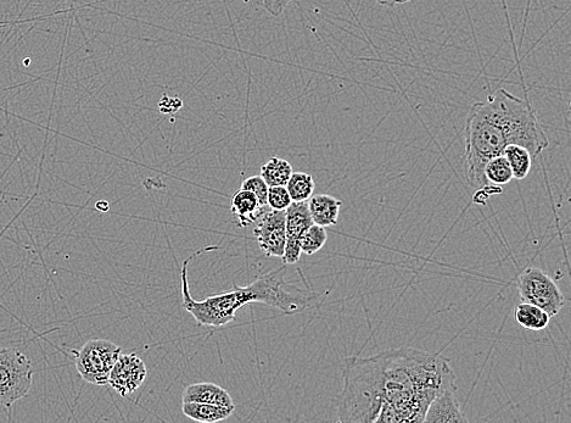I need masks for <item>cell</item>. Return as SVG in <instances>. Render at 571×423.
<instances>
[{"instance_id": "obj_1", "label": "cell", "mask_w": 571, "mask_h": 423, "mask_svg": "<svg viewBox=\"0 0 571 423\" xmlns=\"http://www.w3.org/2000/svg\"><path fill=\"white\" fill-rule=\"evenodd\" d=\"M511 144L528 149L535 159L550 146V141L533 105L501 88L469 111L463 158L468 185L473 189L489 186L484 174L487 161L503 155Z\"/></svg>"}, {"instance_id": "obj_2", "label": "cell", "mask_w": 571, "mask_h": 423, "mask_svg": "<svg viewBox=\"0 0 571 423\" xmlns=\"http://www.w3.org/2000/svg\"><path fill=\"white\" fill-rule=\"evenodd\" d=\"M383 405L375 423H421L436 395L457 389L450 361L401 348L378 354Z\"/></svg>"}, {"instance_id": "obj_3", "label": "cell", "mask_w": 571, "mask_h": 423, "mask_svg": "<svg viewBox=\"0 0 571 423\" xmlns=\"http://www.w3.org/2000/svg\"><path fill=\"white\" fill-rule=\"evenodd\" d=\"M216 247H207L184 260L181 270L183 308L194 317L199 326L222 327L231 324L238 310L251 303H262L283 311L285 315H295L309 310L326 298L321 294L291 285L284 280V267L270 274L260 276L248 287H234L232 291L195 300L189 291L188 265L195 256L210 252Z\"/></svg>"}, {"instance_id": "obj_4", "label": "cell", "mask_w": 571, "mask_h": 423, "mask_svg": "<svg viewBox=\"0 0 571 423\" xmlns=\"http://www.w3.org/2000/svg\"><path fill=\"white\" fill-rule=\"evenodd\" d=\"M378 355L349 358L344 367V388L338 398L340 422L375 423L382 410Z\"/></svg>"}, {"instance_id": "obj_5", "label": "cell", "mask_w": 571, "mask_h": 423, "mask_svg": "<svg viewBox=\"0 0 571 423\" xmlns=\"http://www.w3.org/2000/svg\"><path fill=\"white\" fill-rule=\"evenodd\" d=\"M33 381L31 360L16 348L0 349V408L9 409L30 393Z\"/></svg>"}, {"instance_id": "obj_6", "label": "cell", "mask_w": 571, "mask_h": 423, "mask_svg": "<svg viewBox=\"0 0 571 423\" xmlns=\"http://www.w3.org/2000/svg\"><path fill=\"white\" fill-rule=\"evenodd\" d=\"M121 348L108 339H91L76 353L78 375L94 386H106Z\"/></svg>"}, {"instance_id": "obj_7", "label": "cell", "mask_w": 571, "mask_h": 423, "mask_svg": "<svg viewBox=\"0 0 571 423\" xmlns=\"http://www.w3.org/2000/svg\"><path fill=\"white\" fill-rule=\"evenodd\" d=\"M518 291L522 303L539 306L551 317L564 308V294L550 275L537 267H529L518 278Z\"/></svg>"}, {"instance_id": "obj_8", "label": "cell", "mask_w": 571, "mask_h": 423, "mask_svg": "<svg viewBox=\"0 0 571 423\" xmlns=\"http://www.w3.org/2000/svg\"><path fill=\"white\" fill-rule=\"evenodd\" d=\"M287 214L284 211L268 210L256 221L254 236L263 254L268 258H283L287 231H285Z\"/></svg>"}, {"instance_id": "obj_9", "label": "cell", "mask_w": 571, "mask_h": 423, "mask_svg": "<svg viewBox=\"0 0 571 423\" xmlns=\"http://www.w3.org/2000/svg\"><path fill=\"white\" fill-rule=\"evenodd\" d=\"M147 376V365L137 354H121L110 372L108 384L120 397L127 398L142 387Z\"/></svg>"}, {"instance_id": "obj_10", "label": "cell", "mask_w": 571, "mask_h": 423, "mask_svg": "<svg viewBox=\"0 0 571 423\" xmlns=\"http://www.w3.org/2000/svg\"><path fill=\"white\" fill-rule=\"evenodd\" d=\"M287 221H285V231H287V243H285L283 263L284 265H294L299 263L301 258V239L313 221L311 219L309 205L307 202H293L285 210Z\"/></svg>"}, {"instance_id": "obj_11", "label": "cell", "mask_w": 571, "mask_h": 423, "mask_svg": "<svg viewBox=\"0 0 571 423\" xmlns=\"http://www.w3.org/2000/svg\"><path fill=\"white\" fill-rule=\"evenodd\" d=\"M424 422H468L467 417L463 414L461 405H459L457 389H447V391L436 395L433 402L429 405Z\"/></svg>"}, {"instance_id": "obj_12", "label": "cell", "mask_w": 571, "mask_h": 423, "mask_svg": "<svg viewBox=\"0 0 571 423\" xmlns=\"http://www.w3.org/2000/svg\"><path fill=\"white\" fill-rule=\"evenodd\" d=\"M183 403H207L235 408L231 394L225 388L210 382L190 384L184 389Z\"/></svg>"}, {"instance_id": "obj_13", "label": "cell", "mask_w": 571, "mask_h": 423, "mask_svg": "<svg viewBox=\"0 0 571 423\" xmlns=\"http://www.w3.org/2000/svg\"><path fill=\"white\" fill-rule=\"evenodd\" d=\"M313 224L322 227L338 225L343 202L329 194H316L307 200Z\"/></svg>"}, {"instance_id": "obj_14", "label": "cell", "mask_w": 571, "mask_h": 423, "mask_svg": "<svg viewBox=\"0 0 571 423\" xmlns=\"http://www.w3.org/2000/svg\"><path fill=\"white\" fill-rule=\"evenodd\" d=\"M231 209L235 219H237V225L242 228L255 224L262 214L270 210L262 207L255 193L243 188L234 194Z\"/></svg>"}, {"instance_id": "obj_15", "label": "cell", "mask_w": 571, "mask_h": 423, "mask_svg": "<svg viewBox=\"0 0 571 423\" xmlns=\"http://www.w3.org/2000/svg\"><path fill=\"white\" fill-rule=\"evenodd\" d=\"M235 408L207 403H183L182 411L188 419L200 423H215L227 420Z\"/></svg>"}, {"instance_id": "obj_16", "label": "cell", "mask_w": 571, "mask_h": 423, "mask_svg": "<svg viewBox=\"0 0 571 423\" xmlns=\"http://www.w3.org/2000/svg\"><path fill=\"white\" fill-rule=\"evenodd\" d=\"M552 317L543 311L539 306L520 303L515 309V320L526 330L542 331L550 325Z\"/></svg>"}, {"instance_id": "obj_17", "label": "cell", "mask_w": 571, "mask_h": 423, "mask_svg": "<svg viewBox=\"0 0 571 423\" xmlns=\"http://www.w3.org/2000/svg\"><path fill=\"white\" fill-rule=\"evenodd\" d=\"M293 172L288 160L274 157L262 165L260 176L268 187L287 186Z\"/></svg>"}, {"instance_id": "obj_18", "label": "cell", "mask_w": 571, "mask_h": 423, "mask_svg": "<svg viewBox=\"0 0 571 423\" xmlns=\"http://www.w3.org/2000/svg\"><path fill=\"white\" fill-rule=\"evenodd\" d=\"M503 157H505L509 165H511L514 180H525L526 176L530 174L534 158L531 157L528 149L517 146V144H511V146H508L505 152H503Z\"/></svg>"}, {"instance_id": "obj_19", "label": "cell", "mask_w": 571, "mask_h": 423, "mask_svg": "<svg viewBox=\"0 0 571 423\" xmlns=\"http://www.w3.org/2000/svg\"><path fill=\"white\" fill-rule=\"evenodd\" d=\"M291 200L296 203L307 202L315 193V180L306 172H293L287 183Z\"/></svg>"}, {"instance_id": "obj_20", "label": "cell", "mask_w": 571, "mask_h": 423, "mask_svg": "<svg viewBox=\"0 0 571 423\" xmlns=\"http://www.w3.org/2000/svg\"><path fill=\"white\" fill-rule=\"evenodd\" d=\"M484 174L490 185L501 187L513 180L511 165L503 155H498V157L487 161Z\"/></svg>"}, {"instance_id": "obj_21", "label": "cell", "mask_w": 571, "mask_h": 423, "mask_svg": "<svg viewBox=\"0 0 571 423\" xmlns=\"http://www.w3.org/2000/svg\"><path fill=\"white\" fill-rule=\"evenodd\" d=\"M328 241L326 227L312 224L301 239V252L306 255H313L322 250Z\"/></svg>"}, {"instance_id": "obj_22", "label": "cell", "mask_w": 571, "mask_h": 423, "mask_svg": "<svg viewBox=\"0 0 571 423\" xmlns=\"http://www.w3.org/2000/svg\"><path fill=\"white\" fill-rule=\"evenodd\" d=\"M293 203L290 198L287 187L285 186H274L268 187L267 192V204L272 210L284 211L289 208V205Z\"/></svg>"}, {"instance_id": "obj_23", "label": "cell", "mask_w": 571, "mask_h": 423, "mask_svg": "<svg viewBox=\"0 0 571 423\" xmlns=\"http://www.w3.org/2000/svg\"><path fill=\"white\" fill-rule=\"evenodd\" d=\"M242 188L255 193V196L259 199L263 208L271 209L267 204L268 186L260 175L246 178L242 183Z\"/></svg>"}, {"instance_id": "obj_24", "label": "cell", "mask_w": 571, "mask_h": 423, "mask_svg": "<svg viewBox=\"0 0 571 423\" xmlns=\"http://www.w3.org/2000/svg\"><path fill=\"white\" fill-rule=\"evenodd\" d=\"M296 0H262L263 8L273 16H281L283 11Z\"/></svg>"}, {"instance_id": "obj_25", "label": "cell", "mask_w": 571, "mask_h": 423, "mask_svg": "<svg viewBox=\"0 0 571 423\" xmlns=\"http://www.w3.org/2000/svg\"><path fill=\"white\" fill-rule=\"evenodd\" d=\"M380 5H385V7H395V5L410 3L411 0H374Z\"/></svg>"}]
</instances>
